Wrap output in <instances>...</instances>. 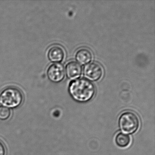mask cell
I'll use <instances>...</instances> for the list:
<instances>
[{"label": "cell", "mask_w": 155, "mask_h": 155, "mask_svg": "<svg viewBox=\"0 0 155 155\" xmlns=\"http://www.w3.org/2000/svg\"><path fill=\"white\" fill-rule=\"evenodd\" d=\"M69 91L75 100L85 102L90 100L94 97L96 88L94 84L90 81L81 78L71 82Z\"/></svg>", "instance_id": "6da1fadb"}, {"label": "cell", "mask_w": 155, "mask_h": 155, "mask_svg": "<svg viewBox=\"0 0 155 155\" xmlns=\"http://www.w3.org/2000/svg\"><path fill=\"white\" fill-rule=\"evenodd\" d=\"M23 100V96L20 90L15 87H8L0 93V104L8 108L19 107Z\"/></svg>", "instance_id": "7a4b0ae2"}, {"label": "cell", "mask_w": 155, "mask_h": 155, "mask_svg": "<svg viewBox=\"0 0 155 155\" xmlns=\"http://www.w3.org/2000/svg\"><path fill=\"white\" fill-rule=\"evenodd\" d=\"M138 117L134 112L127 111L124 112L120 117L119 125L122 132L132 134L136 132L139 127Z\"/></svg>", "instance_id": "3957f363"}, {"label": "cell", "mask_w": 155, "mask_h": 155, "mask_svg": "<svg viewBox=\"0 0 155 155\" xmlns=\"http://www.w3.org/2000/svg\"><path fill=\"white\" fill-rule=\"evenodd\" d=\"M83 73L84 76L88 79L92 81H97L103 75V70L98 63L91 62L85 66Z\"/></svg>", "instance_id": "277c9868"}, {"label": "cell", "mask_w": 155, "mask_h": 155, "mask_svg": "<svg viewBox=\"0 0 155 155\" xmlns=\"http://www.w3.org/2000/svg\"><path fill=\"white\" fill-rule=\"evenodd\" d=\"M48 78L51 82L58 83L63 80L65 77L64 67L59 63L51 65L47 70Z\"/></svg>", "instance_id": "5b68a950"}, {"label": "cell", "mask_w": 155, "mask_h": 155, "mask_svg": "<svg viewBox=\"0 0 155 155\" xmlns=\"http://www.w3.org/2000/svg\"><path fill=\"white\" fill-rule=\"evenodd\" d=\"M48 57L51 62L58 63L63 61L65 57V51L61 46L54 45L48 50Z\"/></svg>", "instance_id": "8992f818"}, {"label": "cell", "mask_w": 155, "mask_h": 155, "mask_svg": "<svg viewBox=\"0 0 155 155\" xmlns=\"http://www.w3.org/2000/svg\"><path fill=\"white\" fill-rule=\"evenodd\" d=\"M67 76L71 80H75L79 78L82 73L81 66L78 62L71 61L67 63L66 66Z\"/></svg>", "instance_id": "52a82bcc"}, {"label": "cell", "mask_w": 155, "mask_h": 155, "mask_svg": "<svg viewBox=\"0 0 155 155\" xmlns=\"http://www.w3.org/2000/svg\"><path fill=\"white\" fill-rule=\"evenodd\" d=\"M76 59L81 65H86L92 60L93 55L92 52L87 48L79 49L76 53Z\"/></svg>", "instance_id": "ba28073f"}, {"label": "cell", "mask_w": 155, "mask_h": 155, "mask_svg": "<svg viewBox=\"0 0 155 155\" xmlns=\"http://www.w3.org/2000/svg\"><path fill=\"white\" fill-rule=\"evenodd\" d=\"M130 141L129 136L121 132L119 133L116 137V143L119 147H125L128 146Z\"/></svg>", "instance_id": "9c48e42d"}, {"label": "cell", "mask_w": 155, "mask_h": 155, "mask_svg": "<svg viewBox=\"0 0 155 155\" xmlns=\"http://www.w3.org/2000/svg\"><path fill=\"white\" fill-rule=\"evenodd\" d=\"M11 110L8 108L1 106L0 107V119L5 120L9 117Z\"/></svg>", "instance_id": "30bf717a"}, {"label": "cell", "mask_w": 155, "mask_h": 155, "mask_svg": "<svg viewBox=\"0 0 155 155\" xmlns=\"http://www.w3.org/2000/svg\"><path fill=\"white\" fill-rule=\"evenodd\" d=\"M5 148L4 145L0 141V155H5Z\"/></svg>", "instance_id": "8fae6325"}]
</instances>
